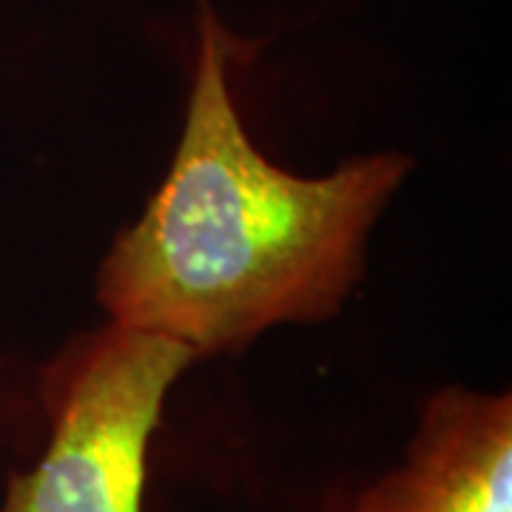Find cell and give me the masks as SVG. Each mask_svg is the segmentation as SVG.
Wrapping results in <instances>:
<instances>
[{"mask_svg":"<svg viewBox=\"0 0 512 512\" xmlns=\"http://www.w3.org/2000/svg\"><path fill=\"white\" fill-rule=\"evenodd\" d=\"M402 151L296 177L248 140L228 89V46L202 0L183 140L143 217L114 239L97 299L114 325L194 356L237 353L285 322H322L365 274L367 237L410 174Z\"/></svg>","mask_w":512,"mask_h":512,"instance_id":"cell-1","label":"cell"},{"mask_svg":"<svg viewBox=\"0 0 512 512\" xmlns=\"http://www.w3.org/2000/svg\"><path fill=\"white\" fill-rule=\"evenodd\" d=\"M194 359L168 336L114 322L80 336L46 370L49 444L9 478L0 512H143L165 396Z\"/></svg>","mask_w":512,"mask_h":512,"instance_id":"cell-2","label":"cell"},{"mask_svg":"<svg viewBox=\"0 0 512 512\" xmlns=\"http://www.w3.org/2000/svg\"><path fill=\"white\" fill-rule=\"evenodd\" d=\"M348 512H512V399L444 387L404 458Z\"/></svg>","mask_w":512,"mask_h":512,"instance_id":"cell-3","label":"cell"}]
</instances>
